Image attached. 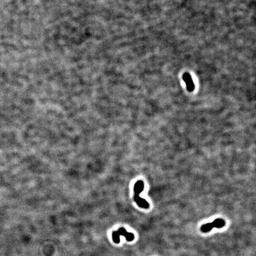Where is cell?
Segmentation results:
<instances>
[{"instance_id": "1", "label": "cell", "mask_w": 256, "mask_h": 256, "mask_svg": "<svg viewBox=\"0 0 256 256\" xmlns=\"http://www.w3.org/2000/svg\"><path fill=\"white\" fill-rule=\"evenodd\" d=\"M121 235L124 236L126 238V241L128 242H131L135 239V235L133 233L127 232L125 228L121 227L118 229L117 231H115L112 232L113 241L116 244H119L121 241L120 237Z\"/></svg>"}, {"instance_id": "2", "label": "cell", "mask_w": 256, "mask_h": 256, "mask_svg": "<svg viewBox=\"0 0 256 256\" xmlns=\"http://www.w3.org/2000/svg\"><path fill=\"white\" fill-rule=\"evenodd\" d=\"M183 78L184 82H186V83L187 90H188L190 92L193 91L194 89V85L192 81L190 75H189V74H188V73H185L183 74Z\"/></svg>"}, {"instance_id": "3", "label": "cell", "mask_w": 256, "mask_h": 256, "mask_svg": "<svg viewBox=\"0 0 256 256\" xmlns=\"http://www.w3.org/2000/svg\"><path fill=\"white\" fill-rule=\"evenodd\" d=\"M133 199L137 205L141 208L148 209L150 208V204L145 199L139 196H133Z\"/></svg>"}, {"instance_id": "4", "label": "cell", "mask_w": 256, "mask_h": 256, "mask_svg": "<svg viewBox=\"0 0 256 256\" xmlns=\"http://www.w3.org/2000/svg\"><path fill=\"white\" fill-rule=\"evenodd\" d=\"M212 223L213 224V227L216 228H223V226L225 225V221L223 219H220V218L216 219L213 222H212Z\"/></svg>"}, {"instance_id": "5", "label": "cell", "mask_w": 256, "mask_h": 256, "mask_svg": "<svg viewBox=\"0 0 256 256\" xmlns=\"http://www.w3.org/2000/svg\"><path fill=\"white\" fill-rule=\"evenodd\" d=\"M213 228H214V227H213V224H212V222H211V223H207L201 226L200 230H201L202 232L206 233V232H208L211 231Z\"/></svg>"}]
</instances>
